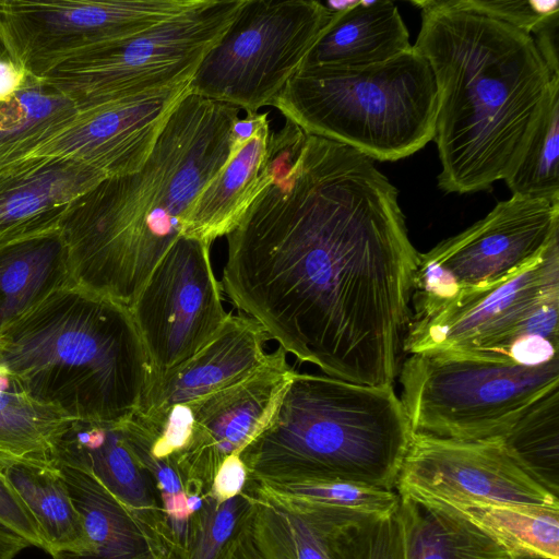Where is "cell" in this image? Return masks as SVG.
I'll return each mask as SVG.
<instances>
[{"mask_svg":"<svg viewBox=\"0 0 559 559\" xmlns=\"http://www.w3.org/2000/svg\"><path fill=\"white\" fill-rule=\"evenodd\" d=\"M397 194L370 157L286 121L274 179L226 236L222 290L297 360L393 384L419 254Z\"/></svg>","mask_w":559,"mask_h":559,"instance_id":"obj_1","label":"cell"},{"mask_svg":"<svg viewBox=\"0 0 559 559\" xmlns=\"http://www.w3.org/2000/svg\"><path fill=\"white\" fill-rule=\"evenodd\" d=\"M239 112L189 93L139 170L106 177L73 201L59 228L75 285L131 307L195 198L250 138Z\"/></svg>","mask_w":559,"mask_h":559,"instance_id":"obj_2","label":"cell"},{"mask_svg":"<svg viewBox=\"0 0 559 559\" xmlns=\"http://www.w3.org/2000/svg\"><path fill=\"white\" fill-rule=\"evenodd\" d=\"M412 3L421 15L413 46L437 87L438 188L459 194L488 190L518 163L554 74L530 34L452 0Z\"/></svg>","mask_w":559,"mask_h":559,"instance_id":"obj_3","label":"cell"},{"mask_svg":"<svg viewBox=\"0 0 559 559\" xmlns=\"http://www.w3.org/2000/svg\"><path fill=\"white\" fill-rule=\"evenodd\" d=\"M0 370L32 400L106 424L139 411L152 373L130 309L74 283L0 329Z\"/></svg>","mask_w":559,"mask_h":559,"instance_id":"obj_4","label":"cell"},{"mask_svg":"<svg viewBox=\"0 0 559 559\" xmlns=\"http://www.w3.org/2000/svg\"><path fill=\"white\" fill-rule=\"evenodd\" d=\"M412 436L393 384L296 370L270 424L240 457L252 480L344 479L395 490Z\"/></svg>","mask_w":559,"mask_h":559,"instance_id":"obj_5","label":"cell"},{"mask_svg":"<svg viewBox=\"0 0 559 559\" xmlns=\"http://www.w3.org/2000/svg\"><path fill=\"white\" fill-rule=\"evenodd\" d=\"M270 106L308 135L393 162L433 140L437 87L413 46L376 66L298 70Z\"/></svg>","mask_w":559,"mask_h":559,"instance_id":"obj_6","label":"cell"},{"mask_svg":"<svg viewBox=\"0 0 559 559\" xmlns=\"http://www.w3.org/2000/svg\"><path fill=\"white\" fill-rule=\"evenodd\" d=\"M400 381L413 433L485 440L502 436L559 388V359L532 365L511 356L412 354Z\"/></svg>","mask_w":559,"mask_h":559,"instance_id":"obj_7","label":"cell"},{"mask_svg":"<svg viewBox=\"0 0 559 559\" xmlns=\"http://www.w3.org/2000/svg\"><path fill=\"white\" fill-rule=\"evenodd\" d=\"M245 0H200L145 32L78 53L43 75L80 112L191 81Z\"/></svg>","mask_w":559,"mask_h":559,"instance_id":"obj_8","label":"cell"},{"mask_svg":"<svg viewBox=\"0 0 559 559\" xmlns=\"http://www.w3.org/2000/svg\"><path fill=\"white\" fill-rule=\"evenodd\" d=\"M559 238V203L511 195L462 233L418 254L411 320L488 292L537 261Z\"/></svg>","mask_w":559,"mask_h":559,"instance_id":"obj_9","label":"cell"},{"mask_svg":"<svg viewBox=\"0 0 559 559\" xmlns=\"http://www.w3.org/2000/svg\"><path fill=\"white\" fill-rule=\"evenodd\" d=\"M333 15L314 0H245L200 62L190 93L259 112L298 71Z\"/></svg>","mask_w":559,"mask_h":559,"instance_id":"obj_10","label":"cell"},{"mask_svg":"<svg viewBox=\"0 0 559 559\" xmlns=\"http://www.w3.org/2000/svg\"><path fill=\"white\" fill-rule=\"evenodd\" d=\"M558 313L559 238L508 282L428 318L408 321L402 347L411 355L511 356L512 346L525 338L559 343Z\"/></svg>","mask_w":559,"mask_h":559,"instance_id":"obj_11","label":"cell"},{"mask_svg":"<svg viewBox=\"0 0 559 559\" xmlns=\"http://www.w3.org/2000/svg\"><path fill=\"white\" fill-rule=\"evenodd\" d=\"M200 0H0V33L10 55L41 78L64 60L145 32Z\"/></svg>","mask_w":559,"mask_h":559,"instance_id":"obj_12","label":"cell"},{"mask_svg":"<svg viewBox=\"0 0 559 559\" xmlns=\"http://www.w3.org/2000/svg\"><path fill=\"white\" fill-rule=\"evenodd\" d=\"M210 248L181 235L129 308L154 374L195 355L219 332L229 314Z\"/></svg>","mask_w":559,"mask_h":559,"instance_id":"obj_13","label":"cell"},{"mask_svg":"<svg viewBox=\"0 0 559 559\" xmlns=\"http://www.w3.org/2000/svg\"><path fill=\"white\" fill-rule=\"evenodd\" d=\"M395 491L433 504L518 503L559 508L497 438L463 441L413 433Z\"/></svg>","mask_w":559,"mask_h":559,"instance_id":"obj_14","label":"cell"},{"mask_svg":"<svg viewBox=\"0 0 559 559\" xmlns=\"http://www.w3.org/2000/svg\"><path fill=\"white\" fill-rule=\"evenodd\" d=\"M296 369L280 346L261 369L218 391L187 402L190 436L168 457L187 495L206 496L223 461L241 451L270 424Z\"/></svg>","mask_w":559,"mask_h":559,"instance_id":"obj_15","label":"cell"},{"mask_svg":"<svg viewBox=\"0 0 559 559\" xmlns=\"http://www.w3.org/2000/svg\"><path fill=\"white\" fill-rule=\"evenodd\" d=\"M189 83L80 112L72 124L28 157L71 158L106 177L136 171L174 109L190 93Z\"/></svg>","mask_w":559,"mask_h":559,"instance_id":"obj_16","label":"cell"},{"mask_svg":"<svg viewBox=\"0 0 559 559\" xmlns=\"http://www.w3.org/2000/svg\"><path fill=\"white\" fill-rule=\"evenodd\" d=\"M250 524L265 559H385L380 515L328 509L286 512L255 500Z\"/></svg>","mask_w":559,"mask_h":559,"instance_id":"obj_17","label":"cell"},{"mask_svg":"<svg viewBox=\"0 0 559 559\" xmlns=\"http://www.w3.org/2000/svg\"><path fill=\"white\" fill-rule=\"evenodd\" d=\"M106 176L64 157H26L0 168V247L48 233Z\"/></svg>","mask_w":559,"mask_h":559,"instance_id":"obj_18","label":"cell"},{"mask_svg":"<svg viewBox=\"0 0 559 559\" xmlns=\"http://www.w3.org/2000/svg\"><path fill=\"white\" fill-rule=\"evenodd\" d=\"M263 326L243 312H229L219 332L183 364L151 379L138 413L187 403L246 379L271 358Z\"/></svg>","mask_w":559,"mask_h":559,"instance_id":"obj_19","label":"cell"},{"mask_svg":"<svg viewBox=\"0 0 559 559\" xmlns=\"http://www.w3.org/2000/svg\"><path fill=\"white\" fill-rule=\"evenodd\" d=\"M283 140L284 127L271 130L269 114L260 112L251 136L193 201L182 235L211 246L233 231L274 179Z\"/></svg>","mask_w":559,"mask_h":559,"instance_id":"obj_20","label":"cell"},{"mask_svg":"<svg viewBox=\"0 0 559 559\" xmlns=\"http://www.w3.org/2000/svg\"><path fill=\"white\" fill-rule=\"evenodd\" d=\"M80 512L84 552L58 551L52 559H180L171 537L127 507L92 474L56 464Z\"/></svg>","mask_w":559,"mask_h":559,"instance_id":"obj_21","label":"cell"},{"mask_svg":"<svg viewBox=\"0 0 559 559\" xmlns=\"http://www.w3.org/2000/svg\"><path fill=\"white\" fill-rule=\"evenodd\" d=\"M56 464L88 472L143 520L170 536L154 479L127 442L121 423L73 421L57 445Z\"/></svg>","mask_w":559,"mask_h":559,"instance_id":"obj_22","label":"cell"},{"mask_svg":"<svg viewBox=\"0 0 559 559\" xmlns=\"http://www.w3.org/2000/svg\"><path fill=\"white\" fill-rule=\"evenodd\" d=\"M408 31L394 2L353 1L334 15L298 70L365 68L412 49Z\"/></svg>","mask_w":559,"mask_h":559,"instance_id":"obj_23","label":"cell"},{"mask_svg":"<svg viewBox=\"0 0 559 559\" xmlns=\"http://www.w3.org/2000/svg\"><path fill=\"white\" fill-rule=\"evenodd\" d=\"M396 559H510L508 551L456 512L400 497Z\"/></svg>","mask_w":559,"mask_h":559,"instance_id":"obj_24","label":"cell"},{"mask_svg":"<svg viewBox=\"0 0 559 559\" xmlns=\"http://www.w3.org/2000/svg\"><path fill=\"white\" fill-rule=\"evenodd\" d=\"M72 283L60 228L0 247V329Z\"/></svg>","mask_w":559,"mask_h":559,"instance_id":"obj_25","label":"cell"},{"mask_svg":"<svg viewBox=\"0 0 559 559\" xmlns=\"http://www.w3.org/2000/svg\"><path fill=\"white\" fill-rule=\"evenodd\" d=\"M75 104L40 78L26 75L0 100V168L28 157L79 117Z\"/></svg>","mask_w":559,"mask_h":559,"instance_id":"obj_26","label":"cell"},{"mask_svg":"<svg viewBox=\"0 0 559 559\" xmlns=\"http://www.w3.org/2000/svg\"><path fill=\"white\" fill-rule=\"evenodd\" d=\"M73 421L32 400L0 370V472L15 463L56 465L57 445Z\"/></svg>","mask_w":559,"mask_h":559,"instance_id":"obj_27","label":"cell"},{"mask_svg":"<svg viewBox=\"0 0 559 559\" xmlns=\"http://www.w3.org/2000/svg\"><path fill=\"white\" fill-rule=\"evenodd\" d=\"M2 473L35 518L45 551L87 550L82 516L56 465L15 463Z\"/></svg>","mask_w":559,"mask_h":559,"instance_id":"obj_28","label":"cell"},{"mask_svg":"<svg viewBox=\"0 0 559 559\" xmlns=\"http://www.w3.org/2000/svg\"><path fill=\"white\" fill-rule=\"evenodd\" d=\"M437 506L448 508L474 524L502 546L510 557L559 559V508L493 502Z\"/></svg>","mask_w":559,"mask_h":559,"instance_id":"obj_29","label":"cell"},{"mask_svg":"<svg viewBox=\"0 0 559 559\" xmlns=\"http://www.w3.org/2000/svg\"><path fill=\"white\" fill-rule=\"evenodd\" d=\"M248 492L259 502L293 512L328 509L389 516L396 512L400 496L371 485L344 479L260 481L247 479Z\"/></svg>","mask_w":559,"mask_h":559,"instance_id":"obj_30","label":"cell"},{"mask_svg":"<svg viewBox=\"0 0 559 559\" xmlns=\"http://www.w3.org/2000/svg\"><path fill=\"white\" fill-rule=\"evenodd\" d=\"M497 439L532 479L559 498V388Z\"/></svg>","mask_w":559,"mask_h":559,"instance_id":"obj_31","label":"cell"},{"mask_svg":"<svg viewBox=\"0 0 559 559\" xmlns=\"http://www.w3.org/2000/svg\"><path fill=\"white\" fill-rule=\"evenodd\" d=\"M559 75L518 163L503 179L512 195L559 203Z\"/></svg>","mask_w":559,"mask_h":559,"instance_id":"obj_32","label":"cell"},{"mask_svg":"<svg viewBox=\"0 0 559 559\" xmlns=\"http://www.w3.org/2000/svg\"><path fill=\"white\" fill-rule=\"evenodd\" d=\"M254 503L255 499L246 488L224 502L204 496L201 509L190 518L181 559H218Z\"/></svg>","mask_w":559,"mask_h":559,"instance_id":"obj_33","label":"cell"},{"mask_svg":"<svg viewBox=\"0 0 559 559\" xmlns=\"http://www.w3.org/2000/svg\"><path fill=\"white\" fill-rule=\"evenodd\" d=\"M457 8L496 19L532 35L550 15L559 12L557 0H452Z\"/></svg>","mask_w":559,"mask_h":559,"instance_id":"obj_34","label":"cell"},{"mask_svg":"<svg viewBox=\"0 0 559 559\" xmlns=\"http://www.w3.org/2000/svg\"><path fill=\"white\" fill-rule=\"evenodd\" d=\"M0 524L23 537L35 546L45 550L41 531L14 488L0 472Z\"/></svg>","mask_w":559,"mask_h":559,"instance_id":"obj_35","label":"cell"},{"mask_svg":"<svg viewBox=\"0 0 559 559\" xmlns=\"http://www.w3.org/2000/svg\"><path fill=\"white\" fill-rule=\"evenodd\" d=\"M248 479V471L240 453L227 456L213 479L209 496L217 502H224L238 496L245 488Z\"/></svg>","mask_w":559,"mask_h":559,"instance_id":"obj_36","label":"cell"},{"mask_svg":"<svg viewBox=\"0 0 559 559\" xmlns=\"http://www.w3.org/2000/svg\"><path fill=\"white\" fill-rule=\"evenodd\" d=\"M558 28L559 12L548 16L531 36L551 74L559 75Z\"/></svg>","mask_w":559,"mask_h":559,"instance_id":"obj_37","label":"cell"},{"mask_svg":"<svg viewBox=\"0 0 559 559\" xmlns=\"http://www.w3.org/2000/svg\"><path fill=\"white\" fill-rule=\"evenodd\" d=\"M250 514L251 512L227 543L218 559H265L253 537Z\"/></svg>","mask_w":559,"mask_h":559,"instance_id":"obj_38","label":"cell"},{"mask_svg":"<svg viewBox=\"0 0 559 559\" xmlns=\"http://www.w3.org/2000/svg\"><path fill=\"white\" fill-rule=\"evenodd\" d=\"M26 72L13 61L0 60V100L9 99L21 86Z\"/></svg>","mask_w":559,"mask_h":559,"instance_id":"obj_39","label":"cell"},{"mask_svg":"<svg viewBox=\"0 0 559 559\" xmlns=\"http://www.w3.org/2000/svg\"><path fill=\"white\" fill-rule=\"evenodd\" d=\"M0 60L13 61L1 33H0Z\"/></svg>","mask_w":559,"mask_h":559,"instance_id":"obj_40","label":"cell"},{"mask_svg":"<svg viewBox=\"0 0 559 559\" xmlns=\"http://www.w3.org/2000/svg\"><path fill=\"white\" fill-rule=\"evenodd\" d=\"M510 559H551V558L537 557V556H515V557H511Z\"/></svg>","mask_w":559,"mask_h":559,"instance_id":"obj_41","label":"cell"},{"mask_svg":"<svg viewBox=\"0 0 559 559\" xmlns=\"http://www.w3.org/2000/svg\"><path fill=\"white\" fill-rule=\"evenodd\" d=\"M178 559V558H177Z\"/></svg>","mask_w":559,"mask_h":559,"instance_id":"obj_42","label":"cell"}]
</instances>
